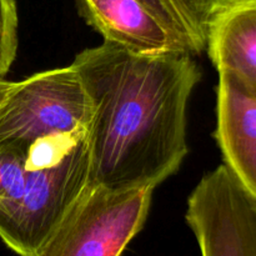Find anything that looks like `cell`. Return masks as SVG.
<instances>
[{"label":"cell","instance_id":"1","mask_svg":"<svg viewBox=\"0 0 256 256\" xmlns=\"http://www.w3.org/2000/svg\"><path fill=\"white\" fill-rule=\"evenodd\" d=\"M89 98V185L155 188L189 152L186 110L200 70L188 50L130 52L104 42L72 62Z\"/></svg>","mask_w":256,"mask_h":256},{"label":"cell","instance_id":"2","mask_svg":"<svg viewBox=\"0 0 256 256\" xmlns=\"http://www.w3.org/2000/svg\"><path fill=\"white\" fill-rule=\"evenodd\" d=\"M88 182L86 132L36 144L16 190L0 202V239L19 256H35Z\"/></svg>","mask_w":256,"mask_h":256},{"label":"cell","instance_id":"3","mask_svg":"<svg viewBox=\"0 0 256 256\" xmlns=\"http://www.w3.org/2000/svg\"><path fill=\"white\" fill-rule=\"evenodd\" d=\"M89 98L72 65L32 75L0 102V148L30 154L45 140L86 132Z\"/></svg>","mask_w":256,"mask_h":256},{"label":"cell","instance_id":"4","mask_svg":"<svg viewBox=\"0 0 256 256\" xmlns=\"http://www.w3.org/2000/svg\"><path fill=\"white\" fill-rule=\"evenodd\" d=\"M152 192L88 184L35 256H122L146 222Z\"/></svg>","mask_w":256,"mask_h":256},{"label":"cell","instance_id":"5","mask_svg":"<svg viewBox=\"0 0 256 256\" xmlns=\"http://www.w3.org/2000/svg\"><path fill=\"white\" fill-rule=\"evenodd\" d=\"M186 222L202 256H256V196L226 164L190 194Z\"/></svg>","mask_w":256,"mask_h":256},{"label":"cell","instance_id":"6","mask_svg":"<svg viewBox=\"0 0 256 256\" xmlns=\"http://www.w3.org/2000/svg\"><path fill=\"white\" fill-rule=\"evenodd\" d=\"M76 2L85 22L98 30L105 42L128 52L140 55H158L188 50L179 38L139 0Z\"/></svg>","mask_w":256,"mask_h":256},{"label":"cell","instance_id":"7","mask_svg":"<svg viewBox=\"0 0 256 256\" xmlns=\"http://www.w3.org/2000/svg\"><path fill=\"white\" fill-rule=\"evenodd\" d=\"M215 138L225 164L256 196V90L219 72Z\"/></svg>","mask_w":256,"mask_h":256},{"label":"cell","instance_id":"8","mask_svg":"<svg viewBox=\"0 0 256 256\" xmlns=\"http://www.w3.org/2000/svg\"><path fill=\"white\" fill-rule=\"evenodd\" d=\"M205 26L208 52L218 72H230L256 90V2L216 8Z\"/></svg>","mask_w":256,"mask_h":256},{"label":"cell","instance_id":"9","mask_svg":"<svg viewBox=\"0 0 256 256\" xmlns=\"http://www.w3.org/2000/svg\"><path fill=\"white\" fill-rule=\"evenodd\" d=\"M192 54L206 48V26L196 8L189 0H139Z\"/></svg>","mask_w":256,"mask_h":256},{"label":"cell","instance_id":"10","mask_svg":"<svg viewBox=\"0 0 256 256\" xmlns=\"http://www.w3.org/2000/svg\"><path fill=\"white\" fill-rule=\"evenodd\" d=\"M18 22L15 0H0V79L8 74L16 56Z\"/></svg>","mask_w":256,"mask_h":256},{"label":"cell","instance_id":"11","mask_svg":"<svg viewBox=\"0 0 256 256\" xmlns=\"http://www.w3.org/2000/svg\"><path fill=\"white\" fill-rule=\"evenodd\" d=\"M189 2L196 8V10L200 12V15H202V19H204L205 22L206 15L209 14L210 10H212L220 0H189Z\"/></svg>","mask_w":256,"mask_h":256},{"label":"cell","instance_id":"12","mask_svg":"<svg viewBox=\"0 0 256 256\" xmlns=\"http://www.w3.org/2000/svg\"><path fill=\"white\" fill-rule=\"evenodd\" d=\"M239 2H256V0H220V2H218V4L215 5V6L212 8V10H210L209 14L212 12V10L216 9V8L225 6V5H230V4H239ZM209 14H208V15H209ZM208 15H206V16H208ZM205 19H206V18H205Z\"/></svg>","mask_w":256,"mask_h":256},{"label":"cell","instance_id":"13","mask_svg":"<svg viewBox=\"0 0 256 256\" xmlns=\"http://www.w3.org/2000/svg\"><path fill=\"white\" fill-rule=\"evenodd\" d=\"M12 85V82H8V80H5L4 78L0 79V102H2V100L4 99L6 92L10 90Z\"/></svg>","mask_w":256,"mask_h":256}]
</instances>
